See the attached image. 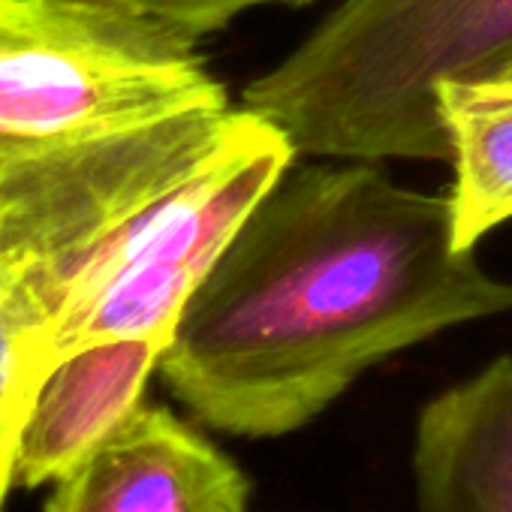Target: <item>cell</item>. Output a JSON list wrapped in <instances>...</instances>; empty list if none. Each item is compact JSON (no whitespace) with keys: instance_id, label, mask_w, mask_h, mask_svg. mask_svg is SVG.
Masks as SVG:
<instances>
[{"instance_id":"3","label":"cell","mask_w":512,"mask_h":512,"mask_svg":"<svg viewBox=\"0 0 512 512\" xmlns=\"http://www.w3.org/2000/svg\"><path fill=\"white\" fill-rule=\"evenodd\" d=\"M293 160L296 151L278 127L235 109L226 136L181 181L61 272L22 284L40 317L43 374L55 359L91 344H169L187 299L244 214Z\"/></svg>"},{"instance_id":"4","label":"cell","mask_w":512,"mask_h":512,"mask_svg":"<svg viewBox=\"0 0 512 512\" xmlns=\"http://www.w3.org/2000/svg\"><path fill=\"white\" fill-rule=\"evenodd\" d=\"M196 43L112 0H0V166L229 109Z\"/></svg>"},{"instance_id":"6","label":"cell","mask_w":512,"mask_h":512,"mask_svg":"<svg viewBox=\"0 0 512 512\" xmlns=\"http://www.w3.org/2000/svg\"><path fill=\"white\" fill-rule=\"evenodd\" d=\"M163 341L130 338L79 347L52 362L16 440L13 488H40L85 461L139 404Z\"/></svg>"},{"instance_id":"1","label":"cell","mask_w":512,"mask_h":512,"mask_svg":"<svg viewBox=\"0 0 512 512\" xmlns=\"http://www.w3.org/2000/svg\"><path fill=\"white\" fill-rule=\"evenodd\" d=\"M509 311L512 281L455 244L446 196L368 160H293L187 299L157 371L199 425L284 437L374 365Z\"/></svg>"},{"instance_id":"2","label":"cell","mask_w":512,"mask_h":512,"mask_svg":"<svg viewBox=\"0 0 512 512\" xmlns=\"http://www.w3.org/2000/svg\"><path fill=\"white\" fill-rule=\"evenodd\" d=\"M512 70V0H344L244 88L299 154L449 160L434 88Z\"/></svg>"},{"instance_id":"8","label":"cell","mask_w":512,"mask_h":512,"mask_svg":"<svg viewBox=\"0 0 512 512\" xmlns=\"http://www.w3.org/2000/svg\"><path fill=\"white\" fill-rule=\"evenodd\" d=\"M434 106L455 166L452 238L476 250L485 232L512 220V73L440 82Z\"/></svg>"},{"instance_id":"5","label":"cell","mask_w":512,"mask_h":512,"mask_svg":"<svg viewBox=\"0 0 512 512\" xmlns=\"http://www.w3.org/2000/svg\"><path fill=\"white\" fill-rule=\"evenodd\" d=\"M43 512H250V479L196 425L139 404L55 482Z\"/></svg>"},{"instance_id":"7","label":"cell","mask_w":512,"mask_h":512,"mask_svg":"<svg viewBox=\"0 0 512 512\" xmlns=\"http://www.w3.org/2000/svg\"><path fill=\"white\" fill-rule=\"evenodd\" d=\"M410 467L419 512H512V356L422 404Z\"/></svg>"},{"instance_id":"12","label":"cell","mask_w":512,"mask_h":512,"mask_svg":"<svg viewBox=\"0 0 512 512\" xmlns=\"http://www.w3.org/2000/svg\"><path fill=\"white\" fill-rule=\"evenodd\" d=\"M0 512H4V509H0Z\"/></svg>"},{"instance_id":"11","label":"cell","mask_w":512,"mask_h":512,"mask_svg":"<svg viewBox=\"0 0 512 512\" xmlns=\"http://www.w3.org/2000/svg\"><path fill=\"white\" fill-rule=\"evenodd\" d=\"M506 73H512V70H506Z\"/></svg>"},{"instance_id":"10","label":"cell","mask_w":512,"mask_h":512,"mask_svg":"<svg viewBox=\"0 0 512 512\" xmlns=\"http://www.w3.org/2000/svg\"><path fill=\"white\" fill-rule=\"evenodd\" d=\"M112 4L145 13L193 40L226 28L244 10L263 4H311V0H112Z\"/></svg>"},{"instance_id":"9","label":"cell","mask_w":512,"mask_h":512,"mask_svg":"<svg viewBox=\"0 0 512 512\" xmlns=\"http://www.w3.org/2000/svg\"><path fill=\"white\" fill-rule=\"evenodd\" d=\"M40 380V317L19 272L0 260V509L13 491L16 440Z\"/></svg>"}]
</instances>
